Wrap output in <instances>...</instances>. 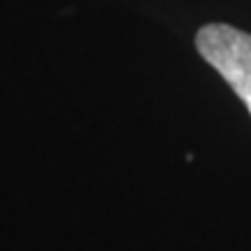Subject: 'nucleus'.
<instances>
[{"label": "nucleus", "instance_id": "1", "mask_svg": "<svg viewBox=\"0 0 251 251\" xmlns=\"http://www.w3.org/2000/svg\"><path fill=\"white\" fill-rule=\"evenodd\" d=\"M200 56L224 77L251 114V35L228 24H207L198 30Z\"/></svg>", "mask_w": 251, "mask_h": 251}]
</instances>
